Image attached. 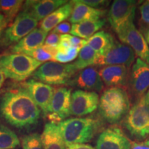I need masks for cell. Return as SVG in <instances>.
Segmentation results:
<instances>
[{"label":"cell","mask_w":149,"mask_h":149,"mask_svg":"<svg viewBox=\"0 0 149 149\" xmlns=\"http://www.w3.org/2000/svg\"><path fill=\"white\" fill-rule=\"evenodd\" d=\"M41 110L25 88L7 91L0 99V115L19 129H31L38 124Z\"/></svg>","instance_id":"1"},{"label":"cell","mask_w":149,"mask_h":149,"mask_svg":"<svg viewBox=\"0 0 149 149\" xmlns=\"http://www.w3.org/2000/svg\"><path fill=\"white\" fill-rule=\"evenodd\" d=\"M101 116L110 124L119 122L130 109V100L126 88L111 87L104 91L99 102Z\"/></svg>","instance_id":"2"},{"label":"cell","mask_w":149,"mask_h":149,"mask_svg":"<svg viewBox=\"0 0 149 149\" xmlns=\"http://www.w3.org/2000/svg\"><path fill=\"white\" fill-rule=\"evenodd\" d=\"M58 126L67 146L90 141L97 131L100 124L91 117H72L59 122Z\"/></svg>","instance_id":"3"},{"label":"cell","mask_w":149,"mask_h":149,"mask_svg":"<svg viewBox=\"0 0 149 149\" xmlns=\"http://www.w3.org/2000/svg\"><path fill=\"white\" fill-rule=\"evenodd\" d=\"M43 63L24 54L13 53L0 57V70L6 78L21 81L32 76Z\"/></svg>","instance_id":"4"},{"label":"cell","mask_w":149,"mask_h":149,"mask_svg":"<svg viewBox=\"0 0 149 149\" xmlns=\"http://www.w3.org/2000/svg\"><path fill=\"white\" fill-rule=\"evenodd\" d=\"M123 124L136 139L141 140L149 135V98L146 94L136 100L124 117Z\"/></svg>","instance_id":"5"},{"label":"cell","mask_w":149,"mask_h":149,"mask_svg":"<svg viewBox=\"0 0 149 149\" xmlns=\"http://www.w3.org/2000/svg\"><path fill=\"white\" fill-rule=\"evenodd\" d=\"M77 70L73 64L47 61L35 70L32 77L50 86L69 84Z\"/></svg>","instance_id":"6"},{"label":"cell","mask_w":149,"mask_h":149,"mask_svg":"<svg viewBox=\"0 0 149 149\" xmlns=\"http://www.w3.org/2000/svg\"><path fill=\"white\" fill-rule=\"evenodd\" d=\"M137 2L133 0H115L108 13L112 29L117 35L133 23Z\"/></svg>","instance_id":"7"},{"label":"cell","mask_w":149,"mask_h":149,"mask_svg":"<svg viewBox=\"0 0 149 149\" xmlns=\"http://www.w3.org/2000/svg\"><path fill=\"white\" fill-rule=\"evenodd\" d=\"M38 21L25 11L16 16L11 25L6 29L2 40L3 44L9 45L17 43L36 29Z\"/></svg>","instance_id":"8"},{"label":"cell","mask_w":149,"mask_h":149,"mask_svg":"<svg viewBox=\"0 0 149 149\" xmlns=\"http://www.w3.org/2000/svg\"><path fill=\"white\" fill-rule=\"evenodd\" d=\"M130 94L136 100L144 96L149 88V64L137 58L132 66L128 80Z\"/></svg>","instance_id":"9"},{"label":"cell","mask_w":149,"mask_h":149,"mask_svg":"<svg viewBox=\"0 0 149 149\" xmlns=\"http://www.w3.org/2000/svg\"><path fill=\"white\" fill-rule=\"evenodd\" d=\"M135 53L129 46L115 41L114 45L105 55L99 56L96 65H123L130 68L135 59Z\"/></svg>","instance_id":"10"},{"label":"cell","mask_w":149,"mask_h":149,"mask_svg":"<svg viewBox=\"0 0 149 149\" xmlns=\"http://www.w3.org/2000/svg\"><path fill=\"white\" fill-rule=\"evenodd\" d=\"M99 95L96 92L77 90L71 94L70 114L76 117L84 116L94 112L99 105Z\"/></svg>","instance_id":"11"},{"label":"cell","mask_w":149,"mask_h":149,"mask_svg":"<svg viewBox=\"0 0 149 149\" xmlns=\"http://www.w3.org/2000/svg\"><path fill=\"white\" fill-rule=\"evenodd\" d=\"M22 86L29 93L37 105L44 113V116H47L49 114L50 106L55 88L51 86L32 79L25 81Z\"/></svg>","instance_id":"12"},{"label":"cell","mask_w":149,"mask_h":149,"mask_svg":"<svg viewBox=\"0 0 149 149\" xmlns=\"http://www.w3.org/2000/svg\"><path fill=\"white\" fill-rule=\"evenodd\" d=\"M122 43L129 46L135 55L149 64V46L142 33L137 29L134 23L117 35Z\"/></svg>","instance_id":"13"},{"label":"cell","mask_w":149,"mask_h":149,"mask_svg":"<svg viewBox=\"0 0 149 149\" xmlns=\"http://www.w3.org/2000/svg\"><path fill=\"white\" fill-rule=\"evenodd\" d=\"M132 144L122 130L116 126L102 132L96 142L95 149H131Z\"/></svg>","instance_id":"14"},{"label":"cell","mask_w":149,"mask_h":149,"mask_svg":"<svg viewBox=\"0 0 149 149\" xmlns=\"http://www.w3.org/2000/svg\"><path fill=\"white\" fill-rule=\"evenodd\" d=\"M69 84L76 86L84 91L100 92L104 88V83L99 71L93 67H88L81 70L75 77L72 78Z\"/></svg>","instance_id":"15"},{"label":"cell","mask_w":149,"mask_h":149,"mask_svg":"<svg viewBox=\"0 0 149 149\" xmlns=\"http://www.w3.org/2000/svg\"><path fill=\"white\" fill-rule=\"evenodd\" d=\"M66 3L65 0L27 1L24 3L22 11L28 13L37 21H40Z\"/></svg>","instance_id":"16"},{"label":"cell","mask_w":149,"mask_h":149,"mask_svg":"<svg viewBox=\"0 0 149 149\" xmlns=\"http://www.w3.org/2000/svg\"><path fill=\"white\" fill-rule=\"evenodd\" d=\"M123 65L106 66L99 71L103 83L108 86L123 87L128 84L129 70Z\"/></svg>","instance_id":"17"},{"label":"cell","mask_w":149,"mask_h":149,"mask_svg":"<svg viewBox=\"0 0 149 149\" xmlns=\"http://www.w3.org/2000/svg\"><path fill=\"white\" fill-rule=\"evenodd\" d=\"M71 89L66 87H58L54 89L49 114H54L59 117L62 122L66 117H69Z\"/></svg>","instance_id":"18"},{"label":"cell","mask_w":149,"mask_h":149,"mask_svg":"<svg viewBox=\"0 0 149 149\" xmlns=\"http://www.w3.org/2000/svg\"><path fill=\"white\" fill-rule=\"evenodd\" d=\"M47 35L48 33L36 28L27 36L17 43L12 48L13 53L29 55L44 45Z\"/></svg>","instance_id":"19"},{"label":"cell","mask_w":149,"mask_h":149,"mask_svg":"<svg viewBox=\"0 0 149 149\" xmlns=\"http://www.w3.org/2000/svg\"><path fill=\"white\" fill-rule=\"evenodd\" d=\"M72 2L73 3V8L69 20L73 24L101 19L106 13L105 10L92 8L80 2L79 0L72 1Z\"/></svg>","instance_id":"20"},{"label":"cell","mask_w":149,"mask_h":149,"mask_svg":"<svg viewBox=\"0 0 149 149\" xmlns=\"http://www.w3.org/2000/svg\"><path fill=\"white\" fill-rule=\"evenodd\" d=\"M41 139L44 149H66V144L58 124L51 122L46 123L41 135Z\"/></svg>","instance_id":"21"},{"label":"cell","mask_w":149,"mask_h":149,"mask_svg":"<svg viewBox=\"0 0 149 149\" xmlns=\"http://www.w3.org/2000/svg\"><path fill=\"white\" fill-rule=\"evenodd\" d=\"M73 3L72 1L66 3L55 10L42 20L40 23V28L42 31L46 33L50 32L55 29L59 24L64 22L71 15Z\"/></svg>","instance_id":"22"},{"label":"cell","mask_w":149,"mask_h":149,"mask_svg":"<svg viewBox=\"0 0 149 149\" xmlns=\"http://www.w3.org/2000/svg\"><path fill=\"white\" fill-rule=\"evenodd\" d=\"M115 40L109 33L101 31L87 40L86 45L90 46L99 56L105 55L113 47Z\"/></svg>","instance_id":"23"},{"label":"cell","mask_w":149,"mask_h":149,"mask_svg":"<svg viewBox=\"0 0 149 149\" xmlns=\"http://www.w3.org/2000/svg\"><path fill=\"white\" fill-rule=\"evenodd\" d=\"M105 23V20L101 19L96 21H88L74 24L71 26L70 33L73 36L87 40L103 28Z\"/></svg>","instance_id":"24"},{"label":"cell","mask_w":149,"mask_h":149,"mask_svg":"<svg viewBox=\"0 0 149 149\" xmlns=\"http://www.w3.org/2000/svg\"><path fill=\"white\" fill-rule=\"evenodd\" d=\"M99 55L88 45H85L80 49L77 59L73 64L77 70H83L96 65Z\"/></svg>","instance_id":"25"},{"label":"cell","mask_w":149,"mask_h":149,"mask_svg":"<svg viewBox=\"0 0 149 149\" xmlns=\"http://www.w3.org/2000/svg\"><path fill=\"white\" fill-rule=\"evenodd\" d=\"M19 144V139L13 130L0 124V149H14Z\"/></svg>","instance_id":"26"},{"label":"cell","mask_w":149,"mask_h":149,"mask_svg":"<svg viewBox=\"0 0 149 149\" xmlns=\"http://www.w3.org/2000/svg\"><path fill=\"white\" fill-rule=\"evenodd\" d=\"M80 49L81 48L70 47L59 44V45L57 46V53L54 59V61L61 64L70 62L77 58Z\"/></svg>","instance_id":"27"},{"label":"cell","mask_w":149,"mask_h":149,"mask_svg":"<svg viewBox=\"0 0 149 149\" xmlns=\"http://www.w3.org/2000/svg\"><path fill=\"white\" fill-rule=\"evenodd\" d=\"M24 1L21 0H0V14H2L9 21L16 17L17 14L21 10Z\"/></svg>","instance_id":"28"},{"label":"cell","mask_w":149,"mask_h":149,"mask_svg":"<svg viewBox=\"0 0 149 149\" xmlns=\"http://www.w3.org/2000/svg\"><path fill=\"white\" fill-rule=\"evenodd\" d=\"M57 53V46H52L44 44L40 48H37L29 56L33 57L37 61L43 63L44 61H54V59Z\"/></svg>","instance_id":"29"},{"label":"cell","mask_w":149,"mask_h":149,"mask_svg":"<svg viewBox=\"0 0 149 149\" xmlns=\"http://www.w3.org/2000/svg\"><path fill=\"white\" fill-rule=\"evenodd\" d=\"M22 149H44L41 135L34 133L27 135L22 138Z\"/></svg>","instance_id":"30"},{"label":"cell","mask_w":149,"mask_h":149,"mask_svg":"<svg viewBox=\"0 0 149 149\" xmlns=\"http://www.w3.org/2000/svg\"><path fill=\"white\" fill-rule=\"evenodd\" d=\"M140 17L139 19V26L140 32L146 33L149 29V0L144 1L139 6Z\"/></svg>","instance_id":"31"},{"label":"cell","mask_w":149,"mask_h":149,"mask_svg":"<svg viewBox=\"0 0 149 149\" xmlns=\"http://www.w3.org/2000/svg\"><path fill=\"white\" fill-rule=\"evenodd\" d=\"M60 42L67 44L71 47H76L81 48L83 46L86 45L87 40L81 39L79 37L73 36L72 35L65 34L61 35L60 38Z\"/></svg>","instance_id":"32"},{"label":"cell","mask_w":149,"mask_h":149,"mask_svg":"<svg viewBox=\"0 0 149 149\" xmlns=\"http://www.w3.org/2000/svg\"><path fill=\"white\" fill-rule=\"evenodd\" d=\"M79 1L88 6L97 9L105 6L110 2L109 1H104V0H79Z\"/></svg>","instance_id":"33"},{"label":"cell","mask_w":149,"mask_h":149,"mask_svg":"<svg viewBox=\"0 0 149 149\" xmlns=\"http://www.w3.org/2000/svg\"><path fill=\"white\" fill-rule=\"evenodd\" d=\"M61 35L51 31V33L48 35L46 37L44 44L45 45L52 46H57L60 42Z\"/></svg>","instance_id":"34"},{"label":"cell","mask_w":149,"mask_h":149,"mask_svg":"<svg viewBox=\"0 0 149 149\" xmlns=\"http://www.w3.org/2000/svg\"><path fill=\"white\" fill-rule=\"evenodd\" d=\"M70 29H71V25H70L69 22H64L62 23L59 24V25H57L53 29V32L61 35L67 34L68 33H69L70 31Z\"/></svg>","instance_id":"35"},{"label":"cell","mask_w":149,"mask_h":149,"mask_svg":"<svg viewBox=\"0 0 149 149\" xmlns=\"http://www.w3.org/2000/svg\"><path fill=\"white\" fill-rule=\"evenodd\" d=\"M66 149H95L90 144H72L66 146Z\"/></svg>","instance_id":"36"},{"label":"cell","mask_w":149,"mask_h":149,"mask_svg":"<svg viewBox=\"0 0 149 149\" xmlns=\"http://www.w3.org/2000/svg\"><path fill=\"white\" fill-rule=\"evenodd\" d=\"M131 149H149V140L132 144Z\"/></svg>","instance_id":"37"},{"label":"cell","mask_w":149,"mask_h":149,"mask_svg":"<svg viewBox=\"0 0 149 149\" xmlns=\"http://www.w3.org/2000/svg\"><path fill=\"white\" fill-rule=\"evenodd\" d=\"M10 21L2 14H0V35L7 26Z\"/></svg>","instance_id":"38"},{"label":"cell","mask_w":149,"mask_h":149,"mask_svg":"<svg viewBox=\"0 0 149 149\" xmlns=\"http://www.w3.org/2000/svg\"><path fill=\"white\" fill-rule=\"evenodd\" d=\"M5 79H6V77L4 74H3V72L0 70V88H1V87L3 86V84L4 82Z\"/></svg>","instance_id":"39"},{"label":"cell","mask_w":149,"mask_h":149,"mask_svg":"<svg viewBox=\"0 0 149 149\" xmlns=\"http://www.w3.org/2000/svg\"><path fill=\"white\" fill-rule=\"evenodd\" d=\"M145 35H146V40H149V29L146 31V33H145Z\"/></svg>","instance_id":"40"},{"label":"cell","mask_w":149,"mask_h":149,"mask_svg":"<svg viewBox=\"0 0 149 149\" xmlns=\"http://www.w3.org/2000/svg\"><path fill=\"white\" fill-rule=\"evenodd\" d=\"M146 96H147V97H148L149 98V90H148V92H147V93H146Z\"/></svg>","instance_id":"41"},{"label":"cell","mask_w":149,"mask_h":149,"mask_svg":"<svg viewBox=\"0 0 149 149\" xmlns=\"http://www.w3.org/2000/svg\"><path fill=\"white\" fill-rule=\"evenodd\" d=\"M146 42H147V43H148V44H149V40H146Z\"/></svg>","instance_id":"42"}]
</instances>
